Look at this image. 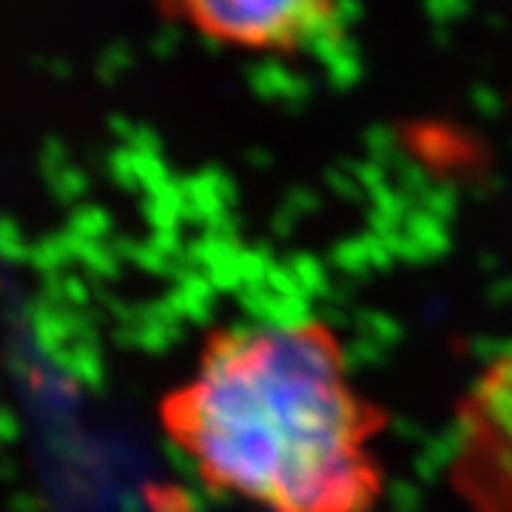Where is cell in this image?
Instances as JSON below:
<instances>
[{"mask_svg": "<svg viewBox=\"0 0 512 512\" xmlns=\"http://www.w3.org/2000/svg\"><path fill=\"white\" fill-rule=\"evenodd\" d=\"M171 444L214 493L262 512H373L382 410L353 384L339 336L311 316L214 330L160 404Z\"/></svg>", "mask_w": 512, "mask_h": 512, "instance_id": "obj_1", "label": "cell"}, {"mask_svg": "<svg viewBox=\"0 0 512 512\" xmlns=\"http://www.w3.org/2000/svg\"><path fill=\"white\" fill-rule=\"evenodd\" d=\"M345 0H165L194 35L242 55L293 57L325 43Z\"/></svg>", "mask_w": 512, "mask_h": 512, "instance_id": "obj_2", "label": "cell"}]
</instances>
